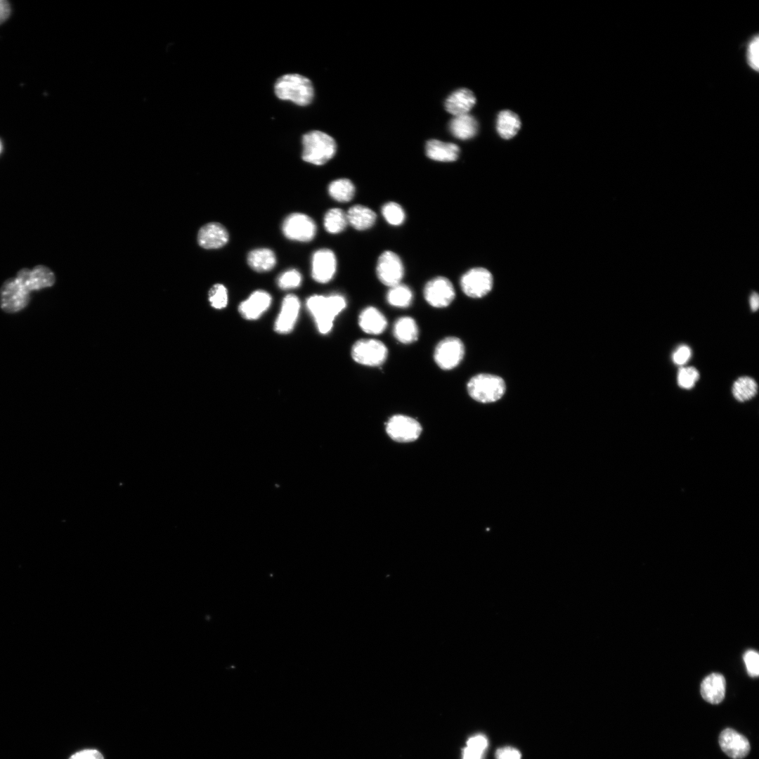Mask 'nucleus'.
Masks as SVG:
<instances>
[{
	"label": "nucleus",
	"mask_w": 759,
	"mask_h": 759,
	"mask_svg": "<svg viewBox=\"0 0 759 759\" xmlns=\"http://www.w3.org/2000/svg\"><path fill=\"white\" fill-rule=\"evenodd\" d=\"M15 278L30 292L51 287L56 280L53 272L44 265L20 269Z\"/></svg>",
	"instance_id": "13"
},
{
	"label": "nucleus",
	"mask_w": 759,
	"mask_h": 759,
	"mask_svg": "<svg viewBox=\"0 0 759 759\" xmlns=\"http://www.w3.org/2000/svg\"><path fill=\"white\" fill-rule=\"evenodd\" d=\"M11 14L9 3L5 0H0V24L4 22Z\"/></svg>",
	"instance_id": "43"
},
{
	"label": "nucleus",
	"mask_w": 759,
	"mask_h": 759,
	"mask_svg": "<svg viewBox=\"0 0 759 759\" xmlns=\"http://www.w3.org/2000/svg\"><path fill=\"white\" fill-rule=\"evenodd\" d=\"M208 298L213 308L216 309H224L228 304V290L223 285L215 284L210 288Z\"/></svg>",
	"instance_id": "34"
},
{
	"label": "nucleus",
	"mask_w": 759,
	"mask_h": 759,
	"mask_svg": "<svg viewBox=\"0 0 759 759\" xmlns=\"http://www.w3.org/2000/svg\"><path fill=\"white\" fill-rule=\"evenodd\" d=\"M299 311V298L292 294L286 295L282 301L280 313L275 322V332L280 334L290 332L297 323Z\"/></svg>",
	"instance_id": "16"
},
{
	"label": "nucleus",
	"mask_w": 759,
	"mask_h": 759,
	"mask_svg": "<svg viewBox=\"0 0 759 759\" xmlns=\"http://www.w3.org/2000/svg\"><path fill=\"white\" fill-rule=\"evenodd\" d=\"M449 130L455 138L467 140L477 134L478 123L469 114L455 116L449 122Z\"/></svg>",
	"instance_id": "25"
},
{
	"label": "nucleus",
	"mask_w": 759,
	"mask_h": 759,
	"mask_svg": "<svg viewBox=\"0 0 759 759\" xmlns=\"http://www.w3.org/2000/svg\"><path fill=\"white\" fill-rule=\"evenodd\" d=\"M376 273L383 285L391 287L401 283L404 276L403 264L397 254L384 251L377 259Z\"/></svg>",
	"instance_id": "9"
},
{
	"label": "nucleus",
	"mask_w": 759,
	"mask_h": 759,
	"mask_svg": "<svg viewBox=\"0 0 759 759\" xmlns=\"http://www.w3.org/2000/svg\"><path fill=\"white\" fill-rule=\"evenodd\" d=\"M726 681L720 673H711L701 684L700 692L703 699L712 704L722 701L725 694Z\"/></svg>",
	"instance_id": "21"
},
{
	"label": "nucleus",
	"mask_w": 759,
	"mask_h": 759,
	"mask_svg": "<svg viewBox=\"0 0 759 759\" xmlns=\"http://www.w3.org/2000/svg\"><path fill=\"white\" fill-rule=\"evenodd\" d=\"M301 275L296 269H290L282 273L277 279L278 287L283 290L297 287L301 283Z\"/></svg>",
	"instance_id": "35"
},
{
	"label": "nucleus",
	"mask_w": 759,
	"mask_h": 759,
	"mask_svg": "<svg viewBox=\"0 0 759 759\" xmlns=\"http://www.w3.org/2000/svg\"><path fill=\"white\" fill-rule=\"evenodd\" d=\"M393 335L395 339L401 344H413L419 337L418 325L415 319L410 316L400 317L394 324Z\"/></svg>",
	"instance_id": "24"
},
{
	"label": "nucleus",
	"mask_w": 759,
	"mask_h": 759,
	"mask_svg": "<svg viewBox=\"0 0 759 759\" xmlns=\"http://www.w3.org/2000/svg\"><path fill=\"white\" fill-rule=\"evenodd\" d=\"M271 296L264 290H257L242 301L238 306L240 316L248 320L258 319L271 304Z\"/></svg>",
	"instance_id": "17"
},
{
	"label": "nucleus",
	"mask_w": 759,
	"mask_h": 759,
	"mask_svg": "<svg viewBox=\"0 0 759 759\" xmlns=\"http://www.w3.org/2000/svg\"><path fill=\"white\" fill-rule=\"evenodd\" d=\"M744 661L747 672L751 677H755L759 674V656L754 650H748L744 655Z\"/></svg>",
	"instance_id": "37"
},
{
	"label": "nucleus",
	"mask_w": 759,
	"mask_h": 759,
	"mask_svg": "<svg viewBox=\"0 0 759 759\" xmlns=\"http://www.w3.org/2000/svg\"><path fill=\"white\" fill-rule=\"evenodd\" d=\"M389 351L382 341L373 339H360L351 349V356L356 363L368 367H378L387 359Z\"/></svg>",
	"instance_id": "5"
},
{
	"label": "nucleus",
	"mask_w": 759,
	"mask_h": 759,
	"mask_svg": "<svg viewBox=\"0 0 759 759\" xmlns=\"http://www.w3.org/2000/svg\"><path fill=\"white\" fill-rule=\"evenodd\" d=\"M488 745L487 738L481 734L474 735L467 741V746L484 753Z\"/></svg>",
	"instance_id": "39"
},
{
	"label": "nucleus",
	"mask_w": 759,
	"mask_h": 759,
	"mask_svg": "<svg viewBox=\"0 0 759 759\" xmlns=\"http://www.w3.org/2000/svg\"><path fill=\"white\" fill-rule=\"evenodd\" d=\"M337 270V259L335 253L330 249H320L316 251L311 259V276L320 283H326L334 277Z\"/></svg>",
	"instance_id": "14"
},
{
	"label": "nucleus",
	"mask_w": 759,
	"mask_h": 759,
	"mask_svg": "<svg viewBox=\"0 0 759 759\" xmlns=\"http://www.w3.org/2000/svg\"><path fill=\"white\" fill-rule=\"evenodd\" d=\"M30 293L15 278L6 280L0 289L1 308L6 313L23 309L30 301Z\"/></svg>",
	"instance_id": "12"
},
{
	"label": "nucleus",
	"mask_w": 759,
	"mask_h": 759,
	"mask_svg": "<svg viewBox=\"0 0 759 759\" xmlns=\"http://www.w3.org/2000/svg\"><path fill=\"white\" fill-rule=\"evenodd\" d=\"M358 323L362 331L372 335L383 333L387 327L385 316L372 306H367L360 312Z\"/></svg>",
	"instance_id": "19"
},
{
	"label": "nucleus",
	"mask_w": 759,
	"mask_h": 759,
	"mask_svg": "<svg viewBox=\"0 0 759 759\" xmlns=\"http://www.w3.org/2000/svg\"><path fill=\"white\" fill-rule=\"evenodd\" d=\"M484 753L466 746L463 749L462 759H482Z\"/></svg>",
	"instance_id": "42"
},
{
	"label": "nucleus",
	"mask_w": 759,
	"mask_h": 759,
	"mask_svg": "<svg viewBox=\"0 0 759 759\" xmlns=\"http://www.w3.org/2000/svg\"><path fill=\"white\" fill-rule=\"evenodd\" d=\"M275 93L281 100H290L300 106L308 105L314 96L311 82L299 74H287L275 84Z\"/></svg>",
	"instance_id": "2"
},
{
	"label": "nucleus",
	"mask_w": 759,
	"mask_h": 759,
	"mask_svg": "<svg viewBox=\"0 0 759 759\" xmlns=\"http://www.w3.org/2000/svg\"><path fill=\"white\" fill-rule=\"evenodd\" d=\"M496 759H521L520 752L510 746L498 748L495 752Z\"/></svg>",
	"instance_id": "40"
},
{
	"label": "nucleus",
	"mask_w": 759,
	"mask_h": 759,
	"mask_svg": "<svg viewBox=\"0 0 759 759\" xmlns=\"http://www.w3.org/2000/svg\"><path fill=\"white\" fill-rule=\"evenodd\" d=\"M732 392L736 400L745 402L757 394L758 384L751 377H740L734 382Z\"/></svg>",
	"instance_id": "30"
},
{
	"label": "nucleus",
	"mask_w": 759,
	"mask_h": 759,
	"mask_svg": "<svg viewBox=\"0 0 759 759\" xmlns=\"http://www.w3.org/2000/svg\"><path fill=\"white\" fill-rule=\"evenodd\" d=\"M1 150H2V144H1V142L0 141V153L1 152Z\"/></svg>",
	"instance_id": "45"
},
{
	"label": "nucleus",
	"mask_w": 759,
	"mask_h": 759,
	"mask_svg": "<svg viewBox=\"0 0 759 759\" xmlns=\"http://www.w3.org/2000/svg\"><path fill=\"white\" fill-rule=\"evenodd\" d=\"M382 214L386 221L391 226H400L406 219L403 207L395 202L385 203L382 208Z\"/></svg>",
	"instance_id": "33"
},
{
	"label": "nucleus",
	"mask_w": 759,
	"mask_h": 759,
	"mask_svg": "<svg viewBox=\"0 0 759 759\" xmlns=\"http://www.w3.org/2000/svg\"><path fill=\"white\" fill-rule=\"evenodd\" d=\"M465 347L462 341L453 336L444 337L436 345L433 358L436 365L442 370L448 371L458 367L464 358Z\"/></svg>",
	"instance_id": "6"
},
{
	"label": "nucleus",
	"mask_w": 759,
	"mask_h": 759,
	"mask_svg": "<svg viewBox=\"0 0 759 759\" xmlns=\"http://www.w3.org/2000/svg\"><path fill=\"white\" fill-rule=\"evenodd\" d=\"M505 381L499 376L480 373L472 377L467 384L469 396L474 401L488 403H493L504 395Z\"/></svg>",
	"instance_id": "4"
},
{
	"label": "nucleus",
	"mask_w": 759,
	"mask_h": 759,
	"mask_svg": "<svg viewBox=\"0 0 759 759\" xmlns=\"http://www.w3.org/2000/svg\"><path fill=\"white\" fill-rule=\"evenodd\" d=\"M346 214L348 223L358 231L370 228L377 219L376 214L372 209L361 205L351 207Z\"/></svg>",
	"instance_id": "23"
},
{
	"label": "nucleus",
	"mask_w": 759,
	"mask_h": 759,
	"mask_svg": "<svg viewBox=\"0 0 759 759\" xmlns=\"http://www.w3.org/2000/svg\"><path fill=\"white\" fill-rule=\"evenodd\" d=\"M460 151V148L457 145L436 139L428 141L425 145L427 156L429 159L437 162H454L458 158Z\"/></svg>",
	"instance_id": "22"
},
{
	"label": "nucleus",
	"mask_w": 759,
	"mask_h": 759,
	"mask_svg": "<svg viewBox=\"0 0 759 759\" xmlns=\"http://www.w3.org/2000/svg\"><path fill=\"white\" fill-rule=\"evenodd\" d=\"M355 190L353 183L348 179H336L328 186L330 197L339 202H347L351 200Z\"/></svg>",
	"instance_id": "31"
},
{
	"label": "nucleus",
	"mask_w": 759,
	"mask_h": 759,
	"mask_svg": "<svg viewBox=\"0 0 759 759\" xmlns=\"http://www.w3.org/2000/svg\"><path fill=\"white\" fill-rule=\"evenodd\" d=\"M744 48V60L746 66L755 74L759 73V32L749 36L741 44Z\"/></svg>",
	"instance_id": "29"
},
{
	"label": "nucleus",
	"mask_w": 759,
	"mask_h": 759,
	"mask_svg": "<svg viewBox=\"0 0 759 759\" xmlns=\"http://www.w3.org/2000/svg\"><path fill=\"white\" fill-rule=\"evenodd\" d=\"M282 230L284 235L290 240L309 242L316 235V225L308 215L293 213L284 220Z\"/></svg>",
	"instance_id": "11"
},
{
	"label": "nucleus",
	"mask_w": 759,
	"mask_h": 759,
	"mask_svg": "<svg viewBox=\"0 0 759 759\" xmlns=\"http://www.w3.org/2000/svg\"><path fill=\"white\" fill-rule=\"evenodd\" d=\"M493 276L486 268L476 267L467 271L460 278V287L469 297L481 298L493 287Z\"/></svg>",
	"instance_id": "10"
},
{
	"label": "nucleus",
	"mask_w": 759,
	"mask_h": 759,
	"mask_svg": "<svg viewBox=\"0 0 759 759\" xmlns=\"http://www.w3.org/2000/svg\"><path fill=\"white\" fill-rule=\"evenodd\" d=\"M386 299L388 304L391 306L406 309L411 305L413 293L408 286L400 283L389 287Z\"/></svg>",
	"instance_id": "28"
},
{
	"label": "nucleus",
	"mask_w": 759,
	"mask_h": 759,
	"mask_svg": "<svg viewBox=\"0 0 759 759\" xmlns=\"http://www.w3.org/2000/svg\"><path fill=\"white\" fill-rule=\"evenodd\" d=\"M303 160L315 165H323L336 153L337 144L332 137L320 131H311L302 138Z\"/></svg>",
	"instance_id": "3"
},
{
	"label": "nucleus",
	"mask_w": 759,
	"mask_h": 759,
	"mask_svg": "<svg viewBox=\"0 0 759 759\" xmlns=\"http://www.w3.org/2000/svg\"><path fill=\"white\" fill-rule=\"evenodd\" d=\"M422 431V426L417 420L405 415H394L386 423V432L389 436L400 443L415 441Z\"/></svg>",
	"instance_id": "8"
},
{
	"label": "nucleus",
	"mask_w": 759,
	"mask_h": 759,
	"mask_svg": "<svg viewBox=\"0 0 759 759\" xmlns=\"http://www.w3.org/2000/svg\"><path fill=\"white\" fill-rule=\"evenodd\" d=\"M249 266L257 272L271 271L276 264L274 252L268 248H259L252 250L247 256Z\"/></svg>",
	"instance_id": "26"
},
{
	"label": "nucleus",
	"mask_w": 759,
	"mask_h": 759,
	"mask_svg": "<svg viewBox=\"0 0 759 759\" xmlns=\"http://www.w3.org/2000/svg\"><path fill=\"white\" fill-rule=\"evenodd\" d=\"M749 302L752 311H756L759 307V297L756 292H752L750 296Z\"/></svg>",
	"instance_id": "44"
},
{
	"label": "nucleus",
	"mask_w": 759,
	"mask_h": 759,
	"mask_svg": "<svg viewBox=\"0 0 759 759\" xmlns=\"http://www.w3.org/2000/svg\"><path fill=\"white\" fill-rule=\"evenodd\" d=\"M722 751L732 759H742L749 753L751 746L748 740L736 730L727 728L719 737Z\"/></svg>",
	"instance_id": "15"
},
{
	"label": "nucleus",
	"mask_w": 759,
	"mask_h": 759,
	"mask_svg": "<svg viewBox=\"0 0 759 759\" xmlns=\"http://www.w3.org/2000/svg\"><path fill=\"white\" fill-rule=\"evenodd\" d=\"M476 103L473 92L467 89L453 91L445 101V108L454 117L468 114Z\"/></svg>",
	"instance_id": "20"
},
{
	"label": "nucleus",
	"mask_w": 759,
	"mask_h": 759,
	"mask_svg": "<svg viewBox=\"0 0 759 759\" xmlns=\"http://www.w3.org/2000/svg\"><path fill=\"white\" fill-rule=\"evenodd\" d=\"M229 235L226 228L219 223L212 222L202 226L197 233V242L204 249H218L228 241Z\"/></svg>",
	"instance_id": "18"
},
{
	"label": "nucleus",
	"mask_w": 759,
	"mask_h": 759,
	"mask_svg": "<svg viewBox=\"0 0 759 759\" xmlns=\"http://www.w3.org/2000/svg\"><path fill=\"white\" fill-rule=\"evenodd\" d=\"M691 356V349L688 346L683 344L676 349L673 353L672 358L676 365H682L689 361Z\"/></svg>",
	"instance_id": "38"
},
{
	"label": "nucleus",
	"mask_w": 759,
	"mask_h": 759,
	"mask_svg": "<svg viewBox=\"0 0 759 759\" xmlns=\"http://www.w3.org/2000/svg\"><path fill=\"white\" fill-rule=\"evenodd\" d=\"M69 759H104L103 755L95 749H85L72 754Z\"/></svg>",
	"instance_id": "41"
},
{
	"label": "nucleus",
	"mask_w": 759,
	"mask_h": 759,
	"mask_svg": "<svg viewBox=\"0 0 759 759\" xmlns=\"http://www.w3.org/2000/svg\"><path fill=\"white\" fill-rule=\"evenodd\" d=\"M699 378V371L694 367L681 368L677 374V384L683 389L692 388Z\"/></svg>",
	"instance_id": "36"
},
{
	"label": "nucleus",
	"mask_w": 759,
	"mask_h": 759,
	"mask_svg": "<svg viewBox=\"0 0 759 759\" xmlns=\"http://www.w3.org/2000/svg\"><path fill=\"white\" fill-rule=\"evenodd\" d=\"M306 305L318 332L325 335L331 331L336 317L346 307V301L339 294H314L307 299Z\"/></svg>",
	"instance_id": "1"
},
{
	"label": "nucleus",
	"mask_w": 759,
	"mask_h": 759,
	"mask_svg": "<svg viewBox=\"0 0 759 759\" xmlns=\"http://www.w3.org/2000/svg\"><path fill=\"white\" fill-rule=\"evenodd\" d=\"M426 302L435 309H444L451 304L455 291L451 281L443 276H436L428 280L423 288Z\"/></svg>",
	"instance_id": "7"
},
{
	"label": "nucleus",
	"mask_w": 759,
	"mask_h": 759,
	"mask_svg": "<svg viewBox=\"0 0 759 759\" xmlns=\"http://www.w3.org/2000/svg\"><path fill=\"white\" fill-rule=\"evenodd\" d=\"M323 223L328 233H341L348 224L346 214L339 208L330 209L325 214Z\"/></svg>",
	"instance_id": "32"
},
{
	"label": "nucleus",
	"mask_w": 759,
	"mask_h": 759,
	"mask_svg": "<svg viewBox=\"0 0 759 759\" xmlns=\"http://www.w3.org/2000/svg\"><path fill=\"white\" fill-rule=\"evenodd\" d=\"M521 122L519 116L510 110H503L499 112L496 129L498 134L504 139H510L519 131Z\"/></svg>",
	"instance_id": "27"
}]
</instances>
